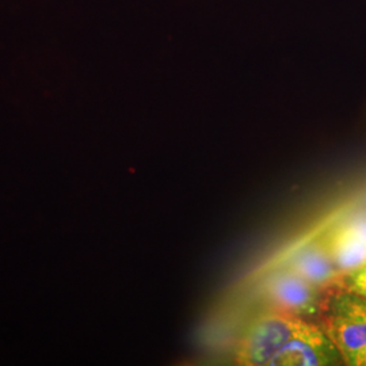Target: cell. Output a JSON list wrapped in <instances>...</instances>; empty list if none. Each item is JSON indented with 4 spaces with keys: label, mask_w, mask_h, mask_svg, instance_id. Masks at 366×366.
<instances>
[{
    "label": "cell",
    "mask_w": 366,
    "mask_h": 366,
    "mask_svg": "<svg viewBox=\"0 0 366 366\" xmlns=\"http://www.w3.org/2000/svg\"><path fill=\"white\" fill-rule=\"evenodd\" d=\"M340 360L323 328L280 310L255 316L235 350L236 364L243 366L334 365Z\"/></svg>",
    "instance_id": "obj_1"
},
{
    "label": "cell",
    "mask_w": 366,
    "mask_h": 366,
    "mask_svg": "<svg viewBox=\"0 0 366 366\" xmlns=\"http://www.w3.org/2000/svg\"><path fill=\"white\" fill-rule=\"evenodd\" d=\"M345 225L352 229L355 235L362 237L366 242V214L362 216H357L352 220L345 222Z\"/></svg>",
    "instance_id": "obj_8"
},
{
    "label": "cell",
    "mask_w": 366,
    "mask_h": 366,
    "mask_svg": "<svg viewBox=\"0 0 366 366\" xmlns=\"http://www.w3.org/2000/svg\"><path fill=\"white\" fill-rule=\"evenodd\" d=\"M349 277L350 278L347 282V288L350 293L366 297V264L364 267L353 272L352 274H349Z\"/></svg>",
    "instance_id": "obj_7"
},
{
    "label": "cell",
    "mask_w": 366,
    "mask_h": 366,
    "mask_svg": "<svg viewBox=\"0 0 366 366\" xmlns=\"http://www.w3.org/2000/svg\"><path fill=\"white\" fill-rule=\"evenodd\" d=\"M287 267L319 289L337 282L343 275L332 261L322 237L299 249Z\"/></svg>",
    "instance_id": "obj_4"
},
{
    "label": "cell",
    "mask_w": 366,
    "mask_h": 366,
    "mask_svg": "<svg viewBox=\"0 0 366 366\" xmlns=\"http://www.w3.org/2000/svg\"><path fill=\"white\" fill-rule=\"evenodd\" d=\"M319 290L289 267L275 272L264 282V293L280 311L302 319L320 311Z\"/></svg>",
    "instance_id": "obj_2"
},
{
    "label": "cell",
    "mask_w": 366,
    "mask_h": 366,
    "mask_svg": "<svg viewBox=\"0 0 366 366\" xmlns=\"http://www.w3.org/2000/svg\"><path fill=\"white\" fill-rule=\"evenodd\" d=\"M334 310L347 314L358 315L366 319V297L357 296L354 293L342 295L335 301Z\"/></svg>",
    "instance_id": "obj_6"
},
{
    "label": "cell",
    "mask_w": 366,
    "mask_h": 366,
    "mask_svg": "<svg viewBox=\"0 0 366 366\" xmlns=\"http://www.w3.org/2000/svg\"><path fill=\"white\" fill-rule=\"evenodd\" d=\"M349 365H361L366 354V319L334 310L323 328Z\"/></svg>",
    "instance_id": "obj_3"
},
{
    "label": "cell",
    "mask_w": 366,
    "mask_h": 366,
    "mask_svg": "<svg viewBox=\"0 0 366 366\" xmlns=\"http://www.w3.org/2000/svg\"><path fill=\"white\" fill-rule=\"evenodd\" d=\"M322 239L342 274H352L365 266L366 242L345 224L334 228Z\"/></svg>",
    "instance_id": "obj_5"
}]
</instances>
